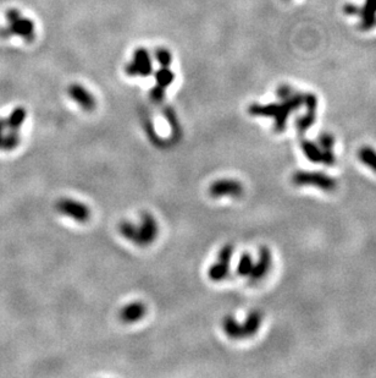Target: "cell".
Instances as JSON below:
<instances>
[{"instance_id": "cell-1", "label": "cell", "mask_w": 376, "mask_h": 378, "mask_svg": "<svg viewBox=\"0 0 376 378\" xmlns=\"http://www.w3.org/2000/svg\"><path fill=\"white\" fill-rule=\"evenodd\" d=\"M304 94L293 93L291 97L281 100V103H270L266 106L253 103L248 108V112L253 116L273 117L275 122V130L281 132L286 129V123L289 114L303 106Z\"/></svg>"}, {"instance_id": "cell-19", "label": "cell", "mask_w": 376, "mask_h": 378, "mask_svg": "<svg viewBox=\"0 0 376 378\" xmlns=\"http://www.w3.org/2000/svg\"><path fill=\"white\" fill-rule=\"evenodd\" d=\"M315 119H317V113L315 112H307V114L299 117L297 120V124H296L299 133H303L308 129H310L313 126Z\"/></svg>"}, {"instance_id": "cell-12", "label": "cell", "mask_w": 376, "mask_h": 378, "mask_svg": "<svg viewBox=\"0 0 376 378\" xmlns=\"http://www.w3.org/2000/svg\"><path fill=\"white\" fill-rule=\"evenodd\" d=\"M361 30L369 31L376 26V0H365L361 9Z\"/></svg>"}, {"instance_id": "cell-23", "label": "cell", "mask_w": 376, "mask_h": 378, "mask_svg": "<svg viewBox=\"0 0 376 378\" xmlns=\"http://www.w3.org/2000/svg\"><path fill=\"white\" fill-rule=\"evenodd\" d=\"M276 92H277V97L280 98V101H281V100H286V98L291 97L292 94L295 93V91H293L292 88L289 87V86H287V85L280 86V87L277 88Z\"/></svg>"}, {"instance_id": "cell-14", "label": "cell", "mask_w": 376, "mask_h": 378, "mask_svg": "<svg viewBox=\"0 0 376 378\" xmlns=\"http://www.w3.org/2000/svg\"><path fill=\"white\" fill-rule=\"evenodd\" d=\"M301 147L305 157L310 162H313V163H320L323 161V149H321L319 144L309 141V140H303Z\"/></svg>"}, {"instance_id": "cell-5", "label": "cell", "mask_w": 376, "mask_h": 378, "mask_svg": "<svg viewBox=\"0 0 376 378\" xmlns=\"http://www.w3.org/2000/svg\"><path fill=\"white\" fill-rule=\"evenodd\" d=\"M292 183L297 186H314L325 191H333L337 187V181L320 171H297L293 174Z\"/></svg>"}, {"instance_id": "cell-22", "label": "cell", "mask_w": 376, "mask_h": 378, "mask_svg": "<svg viewBox=\"0 0 376 378\" xmlns=\"http://www.w3.org/2000/svg\"><path fill=\"white\" fill-rule=\"evenodd\" d=\"M149 96H151L152 101H154L155 103H160V102L164 100V97H165V88L155 85L154 87L151 90V92H149Z\"/></svg>"}, {"instance_id": "cell-11", "label": "cell", "mask_w": 376, "mask_h": 378, "mask_svg": "<svg viewBox=\"0 0 376 378\" xmlns=\"http://www.w3.org/2000/svg\"><path fill=\"white\" fill-rule=\"evenodd\" d=\"M147 313V306L142 301H133L125 305L120 311V320L123 323H136Z\"/></svg>"}, {"instance_id": "cell-3", "label": "cell", "mask_w": 376, "mask_h": 378, "mask_svg": "<svg viewBox=\"0 0 376 378\" xmlns=\"http://www.w3.org/2000/svg\"><path fill=\"white\" fill-rule=\"evenodd\" d=\"M263 316L259 311H252L248 314L243 325L238 323L235 320V317L226 316L222 321V329L225 334L230 336L232 339H241V338H249L254 335L260 328Z\"/></svg>"}, {"instance_id": "cell-9", "label": "cell", "mask_w": 376, "mask_h": 378, "mask_svg": "<svg viewBox=\"0 0 376 378\" xmlns=\"http://www.w3.org/2000/svg\"><path fill=\"white\" fill-rule=\"evenodd\" d=\"M68 94L72 101H75L86 112H92L97 107V101L93 94L87 88L79 84H72L69 86Z\"/></svg>"}, {"instance_id": "cell-20", "label": "cell", "mask_w": 376, "mask_h": 378, "mask_svg": "<svg viewBox=\"0 0 376 378\" xmlns=\"http://www.w3.org/2000/svg\"><path fill=\"white\" fill-rule=\"evenodd\" d=\"M155 59L164 68H170L171 62H173V55L168 49L160 48L157 49V52H155Z\"/></svg>"}, {"instance_id": "cell-6", "label": "cell", "mask_w": 376, "mask_h": 378, "mask_svg": "<svg viewBox=\"0 0 376 378\" xmlns=\"http://www.w3.org/2000/svg\"><path fill=\"white\" fill-rule=\"evenodd\" d=\"M55 208L60 214L75 219L79 223H85L91 217V211H89L87 205L70 197L58 200V202L55 203Z\"/></svg>"}, {"instance_id": "cell-21", "label": "cell", "mask_w": 376, "mask_h": 378, "mask_svg": "<svg viewBox=\"0 0 376 378\" xmlns=\"http://www.w3.org/2000/svg\"><path fill=\"white\" fill-rule=\"evenodd\" d=\"M318 144L323 151H332L333 145H335V138L331 133L324 132V133H321L320 137H319Z\"/></svg>"}, {"instance_id": "cell-10", "label": "cell", "mask_w": 376, "mask_h": 378, "mask_svg": "<svg viewBox=\"0 0 376 378\" xmlns=\"http://www.w3.org/2000/svg\"><path fill=\"white\" fill-rule=\"evenodd\" d=\"M273 266V256L270 250L267 247H261L259 251V257L258 261L254 262L253 269L250 274L248 275L252 282H259L269 273L270 268Z\"/></svg>"}, {"instance_id": "cell-16", "label": "cell", "mask_w": 376, "mask_h": 378, "mask_svg": "<svg viewBox=\"0 0 376 378\" xmlns=\"http://www.w3.org/2000/svg\"><path fill=\"white\" fill-rule=\"evenodd\" d=\"M154 77L158 86H160L162 88H168L169 86L174 82L175 74L171 71L170 68H164V66H161L158 71H155Z\"/></svg>"}, {"instance_id": "cell-8", "label": "cell", "mask_w": 376, "mask_h": 378, "mask_svg": "<svg viewBox=\"0 0 376 378\" xmlns=\"http://www.w3.org/2000/svg\"><path fill=\"white\" fill-rule=\"evenodd\" d=\"M244 187L241 181L235 179L216 180L209 187V193L212 197H241L243 195Z\"/></svg>"}, {"instance_id": "cell-24", "label": "cell", "mask_w": 376, "mask_h": 378, "mask_svg": "<svg viewBox=\"0 0 376 378\" xmlns=\"http://www.w3.org/2000/svg\"><path fill=\"white\" fill-rule=\"evenodd\" d=\"M343 11H345L347 15H357L361 12V9H359L357 5L347 4L345 5V8H343Z\"/></svg>"}, {"instance_id": "cell-4", "label": "cell", "mask_w": 376, "mask_h": 378, "mask_svg": "<svg viewBox=\"0 0 376 378\" xmlns=\"http://www.w3.org/2000/svg\"><path fill=\"white\" fill-rule=\"evenodd\" d=\"M5 17L8 21L6 27L10 32V36L21 37L27 43L33 42L36 37V26L33 20L25 17L17 9H9L5 12Z\"/></svg>"}, {"instance_id": "cell-15", "label": "cell", "mask_w": 376, "mask_h": 378, "mask_svg": "<svg viewBox=\"0 0 376 378\" xmlns=\"http://www.w3.org/2000/svg\"><path fill=\"white\" fill-rule=\"evenodd\" d=\"M27 117V112L24 107H16L14 110L10 113L9 117H6V124L8 128L10 130H15L18 131L22 125H24L25 120Z\"/></svg>"}, {"instance_id": "cell-13", "label": "cell", "mask_w": 376, "mask_h": 378, "mask_svg": "<svg viewBox=\"0 0 376 378\" xmlns=\"http://www.w3.org/2000/svg\"><path fill=\"white\" fill-rule=\"evenodd\" d=\"M228 272H230V262L218 258V261L209 268L208 275L212 281L221 282L227 277Z\"/></svg>"}, {"instance_id": "cell-18", "label": "cell", "mask_w": 376, "mask_h": 378, "mask_svg": "<svg viewBox=\"0 0 376 378\" xmlns=\"http://www.w3.org/2000/svg\"><path fill=\"white\" fill-rule=\"evenodd\" d=\"M254 266V260L249 253H243L237 265V273L241 277H248Z\"/></svg>"}, {"instance_id": "cell-25", "label": "cell", "mask_w": 376, "mask_h": 378, "mask_svg": "<svg viewBox=\"0 0 376 378\" xmlns=\"http://www.w3.org/2000/svg\"><path fill=\"white\" fill-rule=\"evenodd\" d=\"M8 124H6V119H3V117H0V144H2L3 141V137L5 136V133L8 132Z\"/></svg>"}, {"instance_id": "cell-2", "label": "cell", "mask_w": 376, "mask_h": 378, "mask_svg": "<svg viewBox=\"0 0 376 378\" xmlns=\"http://www.w3.org/2000/svg\"><path fill=\"white\" fill-rule=\"evenodd\" d=\"M119 230L125 239L139 246H147L157 239L159 225L157 219L151 213H143L141 224L136 225L131 222H122L119 225Z\"/></svg>"}, {"instance_id": "cell-7", "label": "cell", "mask_w": 376, "mask_h": 378, "mask_svg": "<svg viewBox=\"0 0 376 378\" xmlns=\"http://www.w3.org/2000/svg\"><path fill=\"white\" fill-rule=\"evenodd\" d=\"M126 75L135 77V76H142L147 77L153 72L152 59L148 50L145 48H137L133 53L132 62L129 63L125 68Z\"/></svg>"}, {"instance_id": "cell-17", "label": "cell", "mask_w": 376, "mask_h": 378, "mask_svg": "<svg viewBox=\"0 0 376 378\" xmlns=\"http://www.w3.org/2000/svg\"><path fill=\"white\" fill-rule=\"evenodd\" d=\"M358 158L364 165L376 173V151L371 147H362L358 151Z\"/></svg>"}]
</instances>
